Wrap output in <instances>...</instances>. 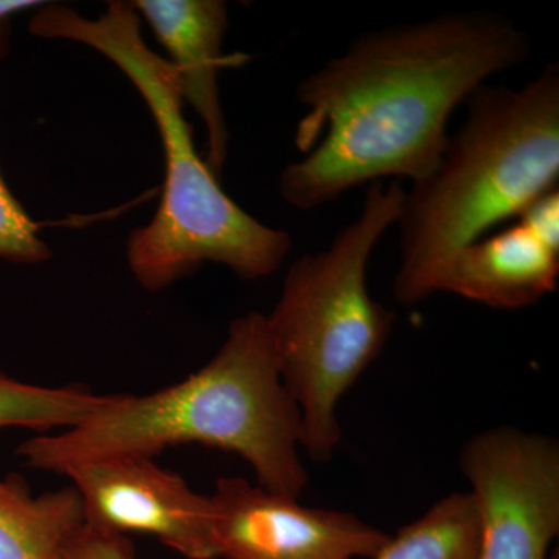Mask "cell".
Listing matches in <instances>:
<instances>
[{
	"label": "cell",
	"instance_id": "1",
	"mask_svg": "<svg viewBox=\"0 0 559 559\" xmlns=\"http://www.w3.org/2000/svg\"><path fill=\"white\" fill-rule=\"evenodd\" d=\"M530 55L528 33L488 10L362 33L301 81L305 156L283 168L280 197L308 212L364 183L418 182L440 160L457 106Z\"/></svg>",
	"mask_w": 559,
	"mask_h": 559
},
{
	"label": "cell",
	"instance_id": "2",
	"mask_svg": "<svg viewBox=\"0 0 559 559\" xmlns=\"http://www.w3.org/2000/svg\"><path fill=\"white\" fill-rule=\"evenodd\" d=\"M183 444L234 452L278 495L299 499L308 487L300 412L280 377L266 316L235 319L216 355L186 380L146 395L109 393L81 425L33 437L17 452L32 468L61 474L87 460L153 459Z\"/></svg>",
	"mask_w": 559,
	"mask_h": 559
},
{
	"label": "cell",
	"instance_id": "3",
	"mask_svg": "<svg viewBox=\"0 0 559 559\" xmlns=\"http://www.w3.org/2000/svg\"><path fill=\"white\" fill-rule=\"evenodd\" d=\"M28 32L98 51L127 75L156 121L165 156L164 190L153 219L132 230L127 242L128 264L142 288L159 293L205 263L223 264L246 282L282 267L293 248L288 231L260 223L221 189L194 146L178 75L146 46L132 2L112 0L95 20L44 3Z\"/></svg>",
	"mask_w": 559,
	"mask_h": 559
},
{
	"label": "cell",
	"instance_id": "4",
	"mask_svg": "<svg viewBox=\"0 0 559 559\" xmlns=\"http://www.w3.org/2000/svg\"><path fill=\"white\" fill-rule=\"evenodd\" d=\"M466 106L436 168L404 194L393 296L406 307L432 296L457 250L559 189L557 62L520 90L484 84Z\"/></svg>",
	"mask_w": 559,
	"mask_h": 559
},
{
	"label": "cell",
	"instance_id": "5",
	"mask_svg": "<svg viewBox=\"0 0 559 559\" xmlns=\"http://www.w3.org/2000/svg\"><path fill=\"white\" fill-rule=\"evenodd\" d=\"M404 194L399 180L370 183L358 218L329 248L290 264L266 316L280 377L300 412L301 448L314 462L333 457L342 440L337 406L392 333L395 316L370 296L367 270L399 223Z\"/></svg>",
	"mask_w": 559,
	"mask_h": 559
},
{
	"label": "cell",
	"instance_id": "6",
	"mask_svg": "<svg viewBox=\"0 0 559 559\" xmlns=\"http://www.w3.org/2000/svg\"><path fill=\"white\" fill-rule=\"evenodd\" d=\"M460 465L479 510V559H547L559 533L557 441L485 430L465 444Z\"/></svg>",
	"mask_w": 559,
	"mask_h": 559
},
{
	"label": "cell",
	"instance_id": "7",
	"mask_svg": "<svg viewBox=\"0 0 559 559\" xmlns=\"http://www.w3.org/2000/svg\"><path fill=\"white\" fill-rule=\"evenodd\" d=\"M61 474L80 495L87 527L156 536L183 558L218 559L212 499L153 459L87 460Z\"/></svg>",
	"mask_w": 559,
	"mask_h": 559
},
{
	"label": "cell",
	"instance_id": "8",
	"mask_svg": "<svg viewBox=\"0 0 559 559\" xmlns=\"http://www.w3.org/2000/svg\"><path fill=\"white\" fill-rule=\"evenodd\" d=\"M218 559H371L388 533L345 511L221 477L210 495Z\"/></svg>",
	"mask_w": 559,
	"mask_h": 559
},
{
	"label": "cell",
	"instance_id": "9",
	"mask_svg": "<svg viewBox=\"0 0 559 559\" xmlns=\"http://www.w3.org/2000/svg\"><path fill=\"white\" fill-rule=\"evenodd\" d=\"M168 53L183 103H189L207 131L210 170H223L229 131L219 98V73L229 10L221 0H138L132 2Z\"/></svg>",
	"mask_w": 559,
	"mask_h": 559
},
{
	"label": "cell",
	"instance_id": "10",
	"mask_svg": "<svg viewBox=\"0 0 559 559\" xmlns=\"http://www.w3.org/2000/svg\"><path fill=\"white\" fill-rule=\"evenodd\" d=\"M559 249L518 221L471 242L441 267L433 294L451 293L499 310L532 307L557 289Z\"/></svg>",
	"mask_w": 559,
	"mask_h": 559
},
{
	"label": "cell",
	"instance_id": "11",
	"mask_svg": "<svg viewBox=\"0 0 559 559\" xmlns=\"http://www.w3.org/2000/svg\"><path fill=\"white\" fill-rule=\"evenodd\" d=\"M83 525L75 488L33 496L22 477L0 479V559H58Z\"/></svg>",
	"mask_w": 559,
	"mask_h": 559
},
{
	"label": "cell",
	"instance_id": "12",
	"mask_svg": "<svg viewBox=\"0 0 559 559\" xmlns=\"http://www.w3.org/2000/svg\"><path fill=\"white\" fill-rule=\"evenodd\" d=\"M480 516L471 492H452L389 536L371 559H479Z\"/></svg>",
	"mask_w": 559,
	"mask_h": 559
},
{
	"label": "cell",
	"instance_id": "13",
	"mask_svg": "<svg viewBox=\"0 0 559 559\" xmlns=\"http://www.w3.org/2000/svg\"><path fill=\"white\" fill-rule=\"evenodd\" d=\"M108 399L81 385L44 388L0 371V429L17 426L43 433L60 432L81 425Z\"/></svg>",
	"mask_w": 559,
	"mask_h": 559
},
{
	"label": "cell",
	"instance_id": "14",
	"mask_svg": "<svg viewBox=\"0 0 559 559\" xmlns=\"http://www.w3.org/2000/svg\"><path fill=\"white\" fill-rule=\"evenodd\" d=\"M10 50V21L0 22V61ZM40 226L16 200L0 171V259L17 264L49 260L51 250L40 238Z\"/></svg>",
	"mask_w": 559,
	"mask_h": 559
},
{
	"label": "cell",
	"instance_id": "15",
	"mask_svg": "<svg viewBox=\"0 0 559 559\" xmlns=\"http://www.w3.org/2000/svg\"><path fill=\"white\" fill-rule=\"evenodd\" d=\"M128 536L83 525L58 559H135Z\"/></svg>",
	"mask_w": 559,
	"mask_h": 559
},
{
	"label": "cell",
	"instance_id": "16",
	"mask_svg": "<svg viewBox=\"0 0 559 559\" xmlns=\"http://www.w3.org/2000/svg\"><path fill=\"white\" fill-rule=\"evenodd\" d=\"M540 240L559 249V189L544 194L518 216Z\"/></svg>",
	"mask_w": 559,
	"mask_h": 559
},
{
	"label": "cell",
	"instance_id": "17",
	"mask_svg": "<svg viewBox=\"0 0 559 559\" xmlns=\"http://www.w3.org/2000/svg\"><path fill=\"white\" fill-rule=\"evenodd\" d=\"M44 2L38 0H0V22L10 21L13 14L21 13V11L40 9Z\"/></svg>",
	"mask_w": 559,
	"mask_h": 559
}]
</instances>
